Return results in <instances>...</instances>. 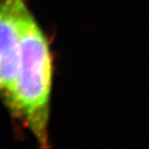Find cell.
Instances as JSON below:
<instances>
[{
	"instance_id": "obj_2",
	"label": "cell",
	"mask_w": 149,
	"mask_h": 149,
	"mask_svg": "<svg viewBox=\"0 0 149 149\" xmlns=\"http://www.w3.org/2000/svg\"><path fill=\"white\" fill-rule=\"evenodd\" d=\"M24 0H0V98L10 108L19 68Z\"/></svg>"
},
{
	"instance_id": "obj_1",
	"label": "cell",
	"mask_w": 149,
	"mask_h": 149,
	"mask_svg": "<svg viewBox=\"0 0 149 149\" xmlns=\"http://www.w3.org/2000/svg\"><path fill=\"white\" fill-rule=\"evenodd\" d=\"M52 56L43 31L28 7L22 19L19 68L9 110L22 119L40 147H49Z\"/></svg>"
}]
</instances>
